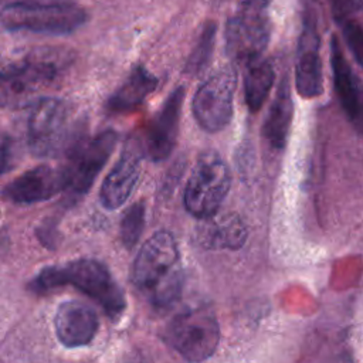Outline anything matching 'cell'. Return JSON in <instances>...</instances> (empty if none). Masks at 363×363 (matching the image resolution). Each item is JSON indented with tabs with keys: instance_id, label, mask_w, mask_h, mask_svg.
<instances>
[{
	"instance_id": "obj_1",
	"label": "cell",
	"mask_w": 363,
	"mask_h": 363,
	"mask_svg": "<svg viewBox=\"0 0 363 363\" xmlns=\"http://www.w3.org/2000/svg\"><path fill=\"white\" fill-rule=\"evenodd\" d=\"M179 259L176 240L169 231L155 233L139 250L132 281L155 306L167 308L179 298L183 285Z\"/></svg>"
},
{
	"instance_id": "obj_2",
	"label": "cell",
	"mask_w": 363,
	"mask_h": 363,
	"mask_svg": "<svg viewBox=\"0 0 363 363\" xmlns=\"http://www.w3.org/2000/svg\"><path fill=\"white\" fill-rule=\"evenodd\" d=\"M71 55L60 48H35L1 71V105L7 108L35 104L37 96L50 88L68 69Z\"/></svg>"
},
{
	"instance_id": "obj_3",
	"label": "cell",
	"mask_w": 363,
	"mask_h": 363,
	"mask_svg": "<svg viewBox=\"0 0 363 363\" xmlns=\"http://www.w3.org/2000/svg\"><path fill=\"white\" fill-rule=\"evenodd\" d=\"M71 285L102 306L111 318H118L125 306V294L105 264L96 259H77L65 265L44 268L33 281L35 291Z\"/></svg>"
},
{
	"instance_id": "obj_4",
	"label": "cell",
	"mask_w": 363,
	"mask_h": 363,
	"mask_svg": "<svg viewBox=\"0 0 363 363\" xmlns=\"http://www.w3.org/2000/svg\"><path fill=\"white\" fill-rule=\"evenodd\" d=\"M68 104L58 98H40L27 121V142L33 155L55 157L68 155L82 139Z\"/></svg>"
},
{
	"instance_id": "obj_5",
	"label": "cell",
	"mask_w": 363,
	"mask_h": 363,
	"mask_svg": "<svg viewBox=\"0 0 363 363\" xmlns=\"http://www.w3.org/2000/svg\"><path fill=\"white\" fill-rule=\"evenodd\" d=\"M86 18L85 10L65 1L11 3L1 9V26L7 31L61 35L75 31Z\"/></svg>"
},
{
	"instance_id": "obj_6",
	"label": "cell",
	"mask_w": 363,
	"mask_h": 363,
	"mask_svg": "<svg viewBox=\"0 0 363 363\" xmlns=\"http://www.w3.org/2000/svg\"><path fill=\"white\" fill-rule=\"evenodd\" d=\"M269 37V0H242L225 26L228 55L242 64L261 58Z\"/></svg>"
},
{
	"instance_id": "obj_7",
	"label": "cell",
	"mask_w": 363,
	"mask_h": 363,
	"mask_svg": "<svg viewBox=\"0 0 363 363\" xmlns=\"http://www.w3.org/2000/svg\"><path fill=\"white\" fill-rule=\"evenodd\" d=\"M230 172L214 152L203 153L194 164L184 189V207L197 218H210L221 207L230 190Z\"/></svg>"
},
{
	"instance_id": "obj_8",
	"label": "cell",
	"mask_w": 363,
	"mask_h": 363,
	"mask_svg": "<svg viewBox=\"0 0 363 363\" xmlns=\"http://www.w3.org/2000/svg\"><path fill=\"white\" fill-rule=\"evenodd\" d=\"M166 339L186 360L200 363L208 359L218 346V320L207 308L184 311L169 323Z\"/></svg>"
},
{
	"instance_id": "obj_9",
	"label": "cell",
	"mask_w": 363,
	"mask_h": 363,
	"mask_svg": "<svg viewBox=\"0 0 363 363\" xmlns=\"http://www.w3.org/2000/svg\"><path fill=\"white\" fill-rule=\"evenodd\" d=\"M235 89V71L231 67L220 68L197 89L191 109L201 129L218 132L233 116V96Z\"/></svg>"
},
{
	"instance_id": "obj_10",
	"label": "cell",
	"mask_w": 363,
	"mask_h": 363,
	"mask_svg": "<svg viewBox=\"0 0 363 363\" xmlns=\"http://www.w3.org/2000/svg\"><path fill=\"white\" fill-rule=\"evenodd\" d=\"M116 139L115 130L108 129L88 140L82 138L67 155L68 163L64 169L67 172L68 184L65 191L69 197H81L89 190L109 159Z\"/></svg>"
},
{
	"instance_id": "obj_11",
	"label": "cell",
	"mask_w": 363,
	"mask_h": 363,
	"mask_svg": "<svg viewBox=\"0 0 363 363\" xmlns=\"http://www.w3.org/2000/svg\"><path fill=\"white\" fill-rule=\"evenodd\" d=\"M68 184L67 172L62 167L40 164L13 179L6 184L3 196L17 204H31L48 200Z\"/></svg>"
},
{
	"instance_id": "obj_12",
	"label": "cell",
	"mask_w": 363,
	"mask_h": 363,
	"mask_svg": "<svg viewBox=\"0 0 363 363\" xmlns=\"http://www.w3.org/2000/svg\"><path fill=\"white\" fill-rule=\"evenodd\" d=\"M330 67L333 86L342 109L352 126L363 135V82L349 65L335 35L330 40Z\"/></svg>"
},
{
	"instance_id": "obj_13",
	"label": "cell",
	"mask_w": 363,
	"mask_h": 363,
	"mask_svg": "<svg viewBox=\"0 0 363 363\" xmlns=\"http://www.w3.org/2000/svg\"><path fill=\"white\" fill-rule=\"evenodd\" d=\"M319 35L315 20L303 21L295 62V86L302 98H316L323 92V72L319 54Z\"/></svg>"
},
{
	"instance_id": "obj_14",
	"label": "cell",
	"mask_w": 363,
	"mask_h": 363,
	"mask_svg": "<svg viewBox=\"0 0 363 363\" xmlns=\"http://www.w3.org/2000/svg\"><path fill=\"white\" fill-rule=\"evenodd\" d=\"M184 92L183 86L173 89L149 126L146 152L153 162L164 160L176 146Z\"/></svg>"
},
{
	"instance_id": "obj_15",
	"label": "cell",
	"mask_w": 363,
	"mask_h": 363,
	"mask_svg": "<svg viewBox=\"0 0 363 363\" xmlns=\"http://www.w3.org/2000/svg\"><path fill=\"white\" fill-rule=\"evenodd\" d=\"M140 160L142 153L138 145L129 142L102 183L99 197L105 208H119L129 199L140 174Z\"/></svg>"
},
{
	"instance_id": "obj_16",
	"label": "cell",
	"mask_w": 363,
	"mask_h": 363,
	"mask_svg": "<svg viewBox=\"0 0 363 363\" xmlns=\"http://www.w3.org/2000/svg\"><path fill=\"white\" fill-rule=\"evenodd\" d=\"M55 333L67 347L88 345L96 335L99 320L94 308L81 301H65L55 312Z\"/></svg>"
},
{
	"instance_id": "obj_17",
	"label": "cell",
	"mask_w": 363,
	"mask_h": 363,
	"mask_svg": "<svg viewBox=\"0 0 363 363\" xmlns=\"http://www.w3.org/2000/svg\"><path fill=\"white\" fill-rule=\"evenodd\" d=\"M294 113L289 78L285 75L277 89L262 125V136L274 149H282L286 143Z\"/></svg>"
},
{
	"instance_id": "obj_18",
	"label": "cell",
	"mask_w": 363,
	"mask_h": 363,
	"mask_svg": "<svg viewBox=\"0 0 363 363\" xmlns=\"http://www.w3.org/2000/svg\"><path fill=\"white\" fill-rule=\"evenodd\" d=\"M157 78L143 65H135L123 84L108 99V109L112 112H128L138 108L145 98L153 92Z\"/></svg>"
},
{
	"instance_id": "obj_19",
	"label": "cell",
	"mask_w": 363,
	"mask_h": 363,
	"mask_svg": "<svg viewBox=\"0 0 363 363\" xmlns=\"http://www.w3.org/2000/svg\"><path fill=\"white\" fill-rule=\"evenodd\" d=\"M245 65L244 72V95L245 104L251 112H258L274 84V68L265 58L252 60Z\"/></svg>"
},
{
	"instance_id": "obj_20",
	"label": "cell",
	"mask_w": 363,
	"mask_h": 363,
	"mask_svg": "<svg viewBox=\"0 0 363 363\" xmlns=\"http://www.w3.org/2000/svg\"><path fill=\"white\" fill-rule=\"evenodd\" d=\"M247 237V228L237 216H227L210 225L207 230V240L213 245L238 248Z\"/></svg>"
},
{
	"instance_id": "obj_21",
	"label": "cell",
	"mask_w": 363,
	"mask_h": 363,
	"mask_svg": "<svg viewBox=\"0 0 363 363\" xmlns=\"http://www.w3.org/2000/svg\"><path fill=\"white\" fill-rule=\"evenodd\" d=\"M217 26L213 21L206 23L203 27L200 37L187 60L186 64V72L190 75H199L203 69L207 68L213 48H214V35H216Z\"/></svg>"
},
{
	"instance_id": "obj_22",
	"label": "cell",
	"mask_w": 363,
	"mask_h": 363,
	"mask_svg": "<svg viewBox=\"0 0 363 363\" xmlns=\"http://www.w3.org/2000/svg\"><path fill=\"white\" fill-rule=\"evenodd\" d=\"M145 225V206L135 203L130 206L121 221V238L128 248H132L139 240Z\"/></svg>"
},
{
	"instance_id": "obj_23",
	"label": "cell",
	"mask_w": 363,
	"mask_h": 363,
	"mask_svg": "<svg viewBox=\"0 0 363 363\" xmlns=\"http://www.w3.org/2000/svg\"><path fill=\"white\" fill-rule=\"evenodd\" d=\"M339 23L342 27V34H343L346 47L349 48L354 61L363 69V27L352 18H346Z\"/></svg>"
},
{
	"instance_id": "obj_24",
	"label": "cell",
	"mask_w": 363,
	"mask_h": 363,
	"mask_svg": "<svg viewBox=\"0 0 363 363\" xmlns=\"http://www.w3.org/2000/svg\"><path fill=\"white\" fill-rule=\"evenodd\" d=\"M337 21L350 18L353 13H363V0H330Z\"/></svg>"
},
{
	"instance_id": "obj_25",
	"label": "cell",
	"mask_w": 363,
	"mask_h": 363,
	"mask_svg": "<svg viewBox=\"0 0 363 363\" xmlns=\"http://www.w3.org/2000/svg\"><path fill=\"white\" fill-rule=\"evenodd\" d=\"M1 164H3V170L1 173L6 174L9 170H11V167L14 166V160H16V149H14V142L11 138L9 136H3V143H1Z\"/></svg>"
},
{
	"instance_id": "obj_26",
	"label": "cell",
	"mask_w": 363,
	"mask_h": 363,
	"mask_svg": "<svg viewBox=\"0 0 363 363\" xmlns=\"http://www.w3.org/2000/svg\"><path fill=\"white\" fill-rule=\"evenodd\" d=\"M54 0H3L4 4H11V3H50Z\"/></svg>"
}]
</instances>
